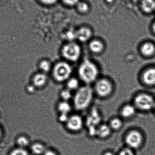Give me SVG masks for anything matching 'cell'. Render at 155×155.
I'll use <instances>...</instances> for the list:
<instances>
[{"label":"cell","instance_id":"6da1fadb","mask_svg":"<svg viewBox=\"0 0 155 155\" xmlns=\"http://www.w3.org/2000/svg\"><path fill=\"white\" fill-rule=\"evenodd\" d=\"M93 91L88 86L80 88L74 97V106L78 110H83L89 106L92 100Z\"/></svg>","mask_w":155,"mask_h":155},{"label":"cell","instance_id":"7a4b0ae2","mask_svg":"<svg viewBox=\"0 0 155 155\" xmlns=\"http://www.w3.org/2000/svg\"><path fill=\"white\" fill-rule=\"evenodd\" d=\"M98 73L96 66L88 60H85L81 64L78 70L81 80L87 84L92 83L95 81Z\"/></svg>","mask_w":155,"mask_h":155},{"label":"cell","instance_id":"3957f363","mask_svg":"<svg viewBox=\"0 0 155 155\" xmlns=\"http://www.w3.org/2000/svg\"><path fill=\"white\" fill-rule=\"evenodd\" d=\"M72 72V69L68 63L64 61L58 62L53 70V76L55 80L62 82L68 79Z\"/></svg>","mask_w":155,"mask_h":155},{"label":"cell","instance_id":"277c9868","mask_svg":"<svg viewBox=\"0 0 155 155\" xmlns=\"http://www.w3.org/2000/svg\"><path fill=\"white\" fill-rule=\"evenodd\" d=\"M61 52L66 59L70 61H76L80 57L81 50L78 44L71 42L63 47Z\"/></svg>","mask_w":155,"mask_h":155},{"label":"cell","instance_id":"5b68a950","mask_svg":"<svg viewBox=\"0 0 155 155\" xmlns=\"http://www.w3.org/2000/svg\"><path fill=\"white\" fill-rule=\"evenodd\" d=\"M136 107L140 110L148 111L154 107L155 101L151 96L147 94H141L134 99Z\"/></svg>","mask_w":155,"mask_h":155},{"label":"cell","instance_id":"8992f818","mask_svg":"<svg viewBox=\"0 0 155 155\" xmlns=\"http://www.w3.org/2000/svg\"><path fill=\"white\" fill-rule=\"evenodd\" d=\"M125 141L126 144L129 148H137L142 144V135L138 131H131L129 132L126 136Z\"/></svg>","mask_w":155,"mask_h":155},{"label":"cell","instance_id":"52a82bcc","mask_svg":"<svg viewBox=\"0 0 155 155\" xmlns=\"http://www.w3.org/2000/svg\"><path fill=\"white\" fill-rule=\"evenodd\" d=\"M95 89L99 96L102 97H107L112 93V86L107 80L102 79L96 83Z\"/></svg>","mask_w":155,"mask_h":155},{"label":"cell","instance_id":"ba28073f","mask_svg":"<svg viewBox=\"0 0 155 155\" xmlns=\"http://www.w3.org/2000/svg\"><path fill=\"white\" fill-rule=\"evenodd\" d=\"M67 123L68 128L73 131H78L82 127L83 122L82 118L78 115H73L69 117Z\"/></svg>","mask_w":155,"mask_h":155},{"label":"cell","instance_id":"9c48e42d","mask_svg":"<svg viewBox=\"0 0 155 155\" xmlns=\"http://www.w3.org/2000/svg\"><path fill=\"white\" fill-rule=\"evenodd\" d=\"M101 120V116L97 110H93L87 120V125L88 129H97Z\"/></svg>","mask_w":155,"mask_h":155},{"label":"cell","instance_id":"30bf717a","mask_svg":"<svg viewBox=\"0 0 155 155\" xmlns=\"http://www.w3.org/2000/svg\"><path fill=\"white\" fill-rule=\"evenodd\" d=\"M142 79L146 85H155V68H151L145 71L143 74Z\"/></svg>","mask_w":155,"mask_h":155},{"label":"cell","instance_id":"8fae6325","mask_svg":"<svg viewBox=\"0 0 155 155\" xmlns=\"http://www.w3.org/2000/svg\"><path fill=\"white\" fill-rule=\"evenodd\" d=\"M91 35V30L86 27H82L76 31V38L82 42H85L89 40Z\"/></svg>","mask_w":155,"mask_h":155},{"label":"cell","instance_id":"7c38bea8","mask_svg":"<svg viewBox=\"0 0 155 155\" xmlns=\"http://www.w3.org/2000/svg\"><path fill=\"white\" fill-rule=\"evenodd\" d=\"M140 51L144 56L151 57L155 54V45L151 42H147L141 46Z\"/></svg>","mask_w":155,"mask_h":155},{"label":"cell","instance_id":"4fadbf2b","mask_svg":"<svg viewBox=\"0 0 155 155\" xmlns=\"http://www.w3.org/2000/svg\"><path fill=\"white\" fill-rule=\"evenodd\" d=\"M141 6L144 12H153L155 11V0H141Z\"/></svg>","mask_w":155,"mask_h":155},{"label":"cell","instance_id":"5bb4252c","mask_svg":"<svg viewBox=\"0 0 155 155\" xmlns=\"http://www.w3.org/2000/svg\"><path fill=\"white\" fill-rule=\"evenodd\" d=\"M47 80V76L45 74L38 73L33 78V82L34 85L36 87H40L45 85Z\"/></svg>","mask_w":155,"mask_h":155},{"label":"cell","instance_id":"9a60e30c","mask_svg":"<svg viewBox=\"0 0 155 155\" xmlns=\"http://www.w3.org/2000/svg\"><path fill=\"white\" fill-rule=\"evenodd\" d=\"M111 129L109 126L106 124L101 125L98 126L96 135L101 138H106L110 134Z\"/></svg>","mask_w":155,"mask_h":155},{"label":"cell","instance_id":"2e32d148","mask_svg":"<svg viewBox=\"0 0 155 155\" xmlns=\"http://www.w3.org/2000/svg\"><path fill=\"white\" fill-rule=\"evenodd\" d=\"M90 50L94 53H101L104 49V45L103 43L98 40L92 41L89 44Z\"/></svg>","mask_w":155,"mask_h":155},{"label":"cell","instance_id":"e0dca14e","mask_svg":"<svg viewBox=\"0 0 155 155\" xmlns=\"http://www.w3.org/2000/svg\"><path fill=\"white\" fill-rule=\"evenodd\" d=\"M135 111L136 109L134 106L131 105H126L121 110L122 116L126 118H130L134 115Z\"/></svg>","mask_w":155,"mask_h":155},{"label":"cell","instance_id":"ac0fdd59","mask_svg":"<svg viewBox=\"0 0 155 155\" xmlns=\"http://www.w3.org/2000/svg\"><path fill=\"white\" fill-rule=\"evenodd\" d=\"M31 150L33 153L36 155L44 154L46 151L44 146L40 143L33 144L31 147Z\"/></svg>","mask_w":155,"mask_h":155},{"label":"cell","instance_id":"d6986e66","mask_svg":"<svg viewBox=\"0 0 155 155\" xmlns=\"http://www.w3.org/2000/svg\"><path fill=\"white\" fill-rule=\"evenodd\" d=\"M58 109L61 114H68L71 110V107L70 104L66 101H64L58 104Z\"/></svg>","mask_w":155,"mask_h":155},{"label":"cell","instance_id":"ffe728a7","mask_svg":"<svg viewBox=\"0 0 155 155\" xmlns=\"http://www.w3.org/2000/svg\"><path fill=\"white\" fill-rule=\"evenodd\" d=\"M79 81L74 78L69 79L67 83L68 89L70 90L76 89L79 87Z\"/></svg>","mask_w":155,"mask_h":155},{"label":"cell","instance_id":"44dd1931","mask_svg":"<svg viewBox=\"0 0 155 155\" xmlns=\"http://www.w3.org/2000/svg\"><path fill=\"white\" fill-rule=\"evenodd\" d=\"M122 124V122L121 120L118 118H115L111 120L109 126L111 129L114 130H118L121 128Z\"/></svg>","mask_w":155,"mask_h":155},{"label":"cell","instance_id":"7402d4cb","mask_svg":"<svg viewBox=\"0 0 155 155\" xmlns=\"http://www.w3.org/2000/svg\"><path fill=\"white\" fill-rule=\"evenodd\" d=\"M76 5L78 11L81 13H87L89 10V6L85 2H79Z\"/></svg>","mask_w":155,"mask_h":155},{"label":"cell","instance_id":"603a6c76","mask_svg":"<svg viewBox=\"0 0 155 155\" xmlns=\"http://www.w3.org/2000/svg\"><path fill=\"white\" fill-rule=\"evenodd\" d=\"M17 143L21 148H24L29 144V141L26 137L21 136L18 138Z\"/></svg>","mask_w":155,"mask_h":155},{"label":"cell","instance_id":"cb8c5ba5","mask_svg":"<svg viewBox=\"0 0 155 155\" xmlns=\"http://www.w3.org/2000/svg\"><path fill=\"white\" fill-rule=\"evenodd\" d=\"M40 67L41 69L43 71L47 72L50 70L51 64L49 61L44 60L41 61L40 63Z\"/></svg>","mask_w":155,"mask_h":155},{"label":"cell","instance_id":"d4e9b609","mask_svg":"<svg viewBox=\"0 0 155 155\" xmlns=\"http://www.w3.org/2000/svg\"><path fill=\"white\" fill-rule=\"evenodd\" d=\"M61 96L64 101H66L69 100L72 97V94L71 90L68 89L63 90L61 92Z\"/></svg>","mask_w":155,"mask_h":155},{"label":"cell","instance_id":"484cf974","mask_svg":"<svg viewBox=\"0 0 155 155\" xmlns=\"http://www.w3.org/2000/svg\"><path fill=\"white\" fill-rule=\"evenodd\" d=\"M10 155H28V153L24 148L19 147L13 150Z\"/></svg>","mask_w":155,"mask_h":155},{"label":"cell","instance_id":"4316f807","mask_svg":"<svg viewBox=\"0 0 155 155\" xmlns=\"http://www.w3.org/2000/svg\"><path fill=\"white\" fill-rule=\"evenodd\" d=\"M64 4L69 6H74L77 5L79 0H62Z\"/></svg>","mask_w":155,"mask_h":155},{"label":"cell","instance_id":"83f0119b","mask_svg":"<svg viewBox=\"0 0 155 155\" xmlns=\"http://www.w3.org/2000/svg\"><path fill=\"white\" fill-rule=\"evenodd\" d=\"M119 155H134L132 150L130 148L123 149L120 153Z\"/></svg>","mask_w":155,"mask_h":155},{"label":"cell","instance_id":"f1b7e54d","mask_svg":"<svg viewBox=\"0 0 155 155\" xmlns=\"http://www.w3.org/2000/svg\"><path fill=\"white\" fill-rule=\"evenodd\" d=\"M69 117L67 114H61L59 117V120L62 123H67Z\"/></svg>","mask_w":155,"mask_h":155},{"label":"cell","instance_id":"f546056e","mask_svg":"<svg viewBox=\"0 0 155 155\" xmlns=\"http://www.w3.org/2000/svg\"><path fill=\"white\" fill-rule=\"evenodd\" d=\"M43 3L46 5H52L55 4L58 0H40Z\"/></svg>","mask_w":155,"mask_h":155},{"label":"cell","instance_id":"4dcf8cb0","mask_svg":"<svg viewBox=\"0 0 155 155\" xmlns=\"http://www.w3.org/2000/svg\"><path fill=\"white\" fill-rule=\"evenodd\" d=\"M44 155H57L56 153L52 150H46Z\"/></svg>","mask_w":155,"mask_h":155},{"label":"cell","instance_id":"1f68e13d","mask_svg":"<svg viewBox=\"0 0 155 155\" xmlns=\"http://www.w3.org/2000/svg\"><path fill=\"white\" fill-rule=\"evenodd\" d=\"M152 30H153V33L155 34V21L152 25Z\"/></svg>","mask_w":155,"mask_h":155},{"label":"cell","instance_id":"d6a6232c","mask_svg":"<svg viewBox=\"0 0 155 155\" xmlns=\"http://www.w3.org/2000/svg\"><path fill=\"white\" fill-rule=\"evenodd\" d=\"M104 155H115L113 153H111V152H107L106 153H105Z\"/></svg>","mask_w":155,"mask_h":155},{"label":"cell","instance_id":"836d02e7","mask_svg":"<svg viewBox=\"0 0 155 155\" xmlns=\"http://www.w3.org/2000/svg\"><path fill=\"white\" fill-rule=\"evenodd\" d=\"M107 2V3H112L113 2L114 0H106Z\"/></svg>","mask_w":155,"mask_h":155},{"label":"cell","instance_id":"e575fe53","mask_svg":"<svg viewBox=\"0 0 155 155\" xmlns=\"http://www.w3.org/2000/svg\"><path fill=\"white\" fill-rule=\"evenodd\" d=\"M2 130H1V128H0V138H1V136H2Z\"/></svg>","mask_w":155,"mask_h":155},{"label":"cell","instance_id":"d590c367","mask_svg":"<svg viewBox=\"0 0 155 155\" xmlns=\"http://www.w3.org/2000/svg\"><path fill=\"white\" fill-rule=\"evenodd\" d=\"M132 1H133V2H137V1H139V0H132Z\"/></svg>","mask_w":155,"mask_h":155},{"label":"cell","instance_id":"8d00e7d4","mask_svg":"<svg viewBox=\"0 0 155 155\" xmlns=\"http://www.w3.org/2000/svg\"><path fill=\"white\" fill-rule=\"evenodd\" d=\"M155 109V106H154V107Z\"/></svg>","mask_w":155,"mask_h":155}]
</instances>
